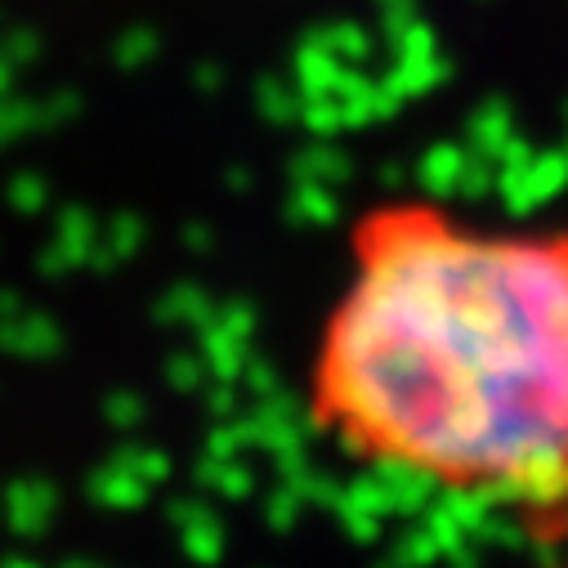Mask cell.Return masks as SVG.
I'll return each mask as SVG.
<instances>
[{"instance_id":"cell-1","label":"cell","mask_w":568,"mask_h":568,"mask_svg":"<svg viewBox=\"0 0 568 568\" xmlns=\"http://www.w3.org/2000/svg\"><path fill=\"white\" fill-rule=\"evenodd\" d=\"M310 416L358 466L568 528V229L389 197L310 358Z\"/></svg>"}]
</instances>
